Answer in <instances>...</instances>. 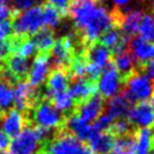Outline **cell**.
Segmentation results:
<instances>
[{
    "label": "cell",
    "mask_w": 154,
    "mask_h": 154,
    "mask_svg": "<svg viewBox=\"0 0 154 154\" xmlns=\"http://www.w3.org/2000/svg\"><path fill=\"white\" fill-rule=\"evenodd\" d=\"M50 68H51V63H50L49 53H38L34 58V61L29 68L26 81L34 88L41 86L48 78Z\"/></svg>",
    "instance_id": "obj_10"
},
{
    "label": "cell",
    "mask_w": 154,
    "mask_h": 154,
    "mask_svg": "<svg viewBox=\"0 0 154 154\" xmlns=\"http://www.w3.org/2000/svg\"><path fill=\"white\" fill-rule=\"evenodd\" d=\"M124 95L130 101V103L146 102L154 93V81L137 69L134 74L127 77L124 83Z\"/></svg>",
    "instance_id": "obj_6"
},
{
    "label": "cell",
    "mask_w": 154,
    "mask_h": 154,
    "mask_svg": "<svg viewBox=\"0 0 154 154\" xmlns=\"http://www.w3.org/2000/svg\"><path fill=\"white\" fill-rule=\"evenodd\" d=\"M49 102L52 104L56 109H57L61 115H66V113H72V111L74 110V108L76 106L75 101L72 100V97L69 95L68 92L61 93V94H57V95L52 96Z\"/></svg>",
    "instance_id": "obj_25"
},
{
    "label": "cell",
    "mask_w": 154,
    "mask_h": 154,
    "mask_svg": "<svg viewBox=\"0 0 154 154\" xmlns=\"http://www.w3.org/2000/svg\"><path fill=\"white\" fill-rule=\"evenodd\" d=\"M29 125L27 119L22 112L17 111L16 109H10L6 111L2 117V128L8 137H16L18 134L22 133L26 126Z\"/></svg>",
    "instance_id": "obj_16"
},
{
    "label": "cell",
    "mask_w": 154,
    "mask_h": 154,
    "mask_svg": "<svg viewBox=\"0 0 154 154\" xmlns=\"http://www.w3.org/2000/svg\"><path fill=\"white\" fill-rule=\"evenodd\" d=\"M14 14L11 27L16 38H29L43 29V13L41 6H33L29 9Z\"/></svg>",
    "instance_id": "obj_5"
},
{
    "label": "cell",
    "mask_w": 154,
    "mask_h": 154,
    "mask_svg": "<svg viewBox=\"0 0 154 154\" xmlns=\"http://www.w3.org/2000/svg\"><path fill=\"white\" fill-rule=\"evenodd\" d=\"M111 61L113 63L116 69L119 72L121 79H122V83L127 77H129L131 74H134L138 69V66L131 56V53L129 52V50H127L122 53H119L117 56H112Z\"/></svg>",
    "instance_id": "obj_20"
},
{
    "label": "cell",
    "mask_w": 154,
    "mask_h": 154,
    "mask_svg": "<svg viewBox=\"0 0 154 154\" xmlns=\"http://www.w3.org/2000/svg\"><path fill=\"white\" fill-rule=\"evenodd\" d=\"M8 2V0H0V6H6Z\"/></svg>",
    "instance_id": "obj_37"
},
{
    "label": "cell",
    "mask_w": 154,
    "mask_h": 154,
    "mask_svg": "<svg viewBox=\"0 0 154 154\" xmlns=\"http://www.w3.org/2000/svg\"><path fill=\"white\" fill-rule=\"evenodd\" d=\"M29 38L33 42L36 51H38L40 53H49L50 50L52 49L54 42H56L53 31L50 29H47V27L40 29L38 32L33 34L32 38Z\"/></svg>",
    "instance_id": "obj_23"
},
{
    "label": "cell",
    "mask_w": 154,
    "mask_h": 154,
    "mask_svg": "<svg viewBox=\"0 0 154 154\" xmlns=\"http://www.w3.org/2000/svg\"><path fill=\"white\" fill-rule=\"evenodd\" d=\"M129 0H113V2L116 4V8H119V7H121V6H124V5H126L127 2H128Z\"/></svg>",
    "instance_id": "obj_35"
},
{
    "label": "cell",
    "mask_w": 154,
    "mask_h": 154,
    "mask_svg": "<svg viewBox=\"0 0 154 154\" xmlns=\"http://www.w3.org/2000/svg\"><path fill=\"white\" fill-rule=\"evenodd\" d=\"M131 106L133 104L124 95V93H119L113 97L109 99L106 106H104V112L108 116H110L113 120L125 119Z\"/></svg>",
    "instance_id": "obj_18"
},
{
    "label": "cell",
    "mask_w": 154,
    "mask_h": 154,
    "mask_svg": "<svg viewBox=\"0 0 154 154\" xmlns=\"http://www.w3.org/2000/svg\"><path fill=\"white\" fill-rule=\"evenodd\" d=\"M152 19H153V23H154V10H153V18Z\"/></svg>",
    "instance_id": "obj_42"
},
{
    "label": "cell",
    "mask_w": 154,
    "mask_h": 154,
    "mask_svg": "<svg viewBox=\"0 0 154 154\" xmlns=\"http://www.w3.org/2000/svg\"><path fill=\"white\" fill-rule=\"evenodd\" d=\"M104 99L96 93L90 99L79 103L75 113L86 124H93L104 112Z\"/></svg>",
    "instance_id": "obj_11"
},
{
    "label": "cell",
    "mask_w": 154,
    "mask_h": 154,
    "mask_svg": "<svg viewBox=\"0 0 154 154\" xmlns=\"http://www.w3.org/2000/svg\"><path fill=\"white\" fill-rule=\"evenodd\" d=\"M134 147L135 154H149L154 144V133L152 129L143 128L135 133Z\"/></svg>",
    "instance_id": "obj_22"
},
{
    "label": "cell",
    "mask_w": 154,
    "mask_h": 154,
    "mask_svg": "<svg viewBox=\"0 0 154 154\" xmlns=\"http://www.w3.org/2000/svg\"><path fill=\"white\" fill-rule=\"evenodd\" d=\"M74 2V0H49V4L52 5L53 7H56L63 16H66L68 13L69 7L72 6Z\"/></svg>",
    "instance_id": "obj_32"
},
{
    "label": "cell",
    "mask_w": 154,
    "mask_h": 154,
    "mask_svg": "<svg viewBox=\"0 0 154 154\" xmlns=\"http://www.w3.org/2000/svg\"><path fill=\"white\" fill-rule=\"evenodd\" d=\"M2 117H4V115H2V113H0V122L2 121Z\"/></svg>",
    "instance_id": "obj_40"
},
{
    "label": "cell",
    "mask_w": 154,
    "mask_h": 154,
    "mask_svg": "<svg viewBox=\"0 0 154 154\" xmlns=\"http://www.w3.org/2000/svg\"><path fill=\"white\" fill-rule=\"evenodd\" d=\"M67 15L72 17L77 38L86 47L112 27L119 29L122 19L119 9L109 11L101 1L91 0H74Z\"/></svg>",
    "instance_id": "obj_1"
},
{
    "label": "cell",
    "mask_w": 154,
    "mask_h": 154,
    "mask_svg": "<svg viewBox=\"0 0 154 154\" xmlns=\"http://www.w3.org/2000/svg\"><path fill=\"white\" fill-rule=\"evenodd\" d=\"M131 127H133V126L128 122L127 119H118V120L113 121V124L111 125L110 133L112 135L118 136V137L128 136V135H130Z\"/></svg>",
    "instance_id": "obj_29"
},
{
    "label": "cell",
    "mask_w": 154,
    "mask_h": 154,
    "mask_svg": "<svg viewBox=\"0 0 154 154\" xmlns=\"http://www.w3.org/2000/svg\"><path fill=\"white\" fill-rule=\"evenodd\" d=\"M110 154H135L134 137L128 135L115 138Z\"/></svg>",
    "instance_id": "obj_27"
},
{
    "label": "cell",
    "mask_w": 154,
    "mask_h": 154,
    "mask_svg": "<svg viewBox=\"0 0 154 154\" xmlns=\"http://www.w3.org/2000/svg\"><path fill=\"white\" fill-rule=\"evenodd\" d=\"M0 154H13V153L8 152V151H0Z\"/></svg>",
    "instance_id": "obj_38"
},
{
    "label": "cell",
    "mask_w": 154,
    "mask_h": 154,
    "mask_svg": "<svg viewBox=\"0 0 154 154\" xmlns=\"http://www.w3.org/2000/svg\"><path fill=\"white\" fill-rule=\"evenodd\" d=\"M142 18H143V14L138 10H133L129 14L124 15V19L120 26L121 33L128 38H134L138 33Z\"/></svg>",
    "instance_id": "obj_24"
},
{
    "label": "cell",
    "mask_w": 154,
    "mask_h": 154,
    "mask_svg": "<svg viewBox=\"0 0 154 154\" xmlns=\"http://www.w3.org/2000/svg\"><path fill=\"white\" fill-rule=\"evenodd\" d=\"M138 33H140V38L151 43H154V23L149 15L143 16L140 29H138Z\"/></svg>",
    "instance_id": "obj_28"
},
{
    "label": "cell",
    "mask_w": 154,
    "mask_h": 154,
    "mask_svg": "<svg viewBox=\"0 0 154 154\" xmlns=\"http://www.w3.org/2000/svg\"><path fill=\"white\" fill-rule=\"evenodd\" d=\"M10 54H13V48H11V42L9 40H0V61H6Z\"/></svg>",
    "instance_id": "obj_31"
},
{
    "label": "cell",
    "mask_w": 154,
    "mask_h": 154,
    "mask_svg": "<svg viewBox=\"0 0 154 154\" xmlns=\"http://www.w3.org/2000/svg\"><path fill=\"white\" fill-rule=\"evenodd\" d=\"M26 116L29 125L48 131L61 128L65 122L63 116L45 99H38Z\"/></svg>",
    "instance_id": "obj_2"
},
{
    "label": "cell",
    "mask_w": 154,
    "mask_h": 154,
    "mask_svg": "<svg viewBox=\"0 0 154 154\" xmlns=\"http://www.w3.org/2000/svg\"><path fill=\"white\" fill-rule=\"evenodd\" d=\"M5 67L9 70L10 74H11L17 81H24L25 78H27L31 65H29V59L13 53V54H10V57L6 60Z\"/></svg>",
    "instance_id": "obj_21"
},
{
    "label": "cell",
    "mask_w": 154,
    "mask_h": 154,
    "mask_svg": "<svg viewBox=\"0 0 154 154\" xmlns=\"http://www.w3.org/2000/svg\"><path fill=\"white\" fill-rule=\"evenodd\" d=\"M149 99H151V103H149V106H151V109H152V111L154 112V93L152 94V96H151Z\"/></svg>",
    "instance_id": "obj_36"
},
{
    "label": "cell",
    "mask_w": 154,
    "mask_h": 154,
    "mask_svg": "<svg viewBox=\"0 0 154 154\" xmlns=\"http://www.w3.org/2000/svg\"><path fill=\"white\" fill-rule=\"evenodd\" d=\"M85 56H86L87 63H91L99 69L103 70L106 66L111 61V52L108 49L102 45L99 41L88 44L85 49Z\"/></svg>",
    "instance_id": "obj_17"
},
{
    "label": "cell",
    "mask_w": 154,
    "mask_h": 154,
    "mask_svg": "<svg viewBox=\"0 0 154 154\" xmlns=\"http://www.w3.org/2000/svg\"><path fill=\"white\" fill-rule=\"evenodd\" d=\"M149 154H154V144H153V146H152V149H151V153Z\"/></svg>",
    "instance_id": "obj_39"
},
{
    "label": "cell",
    "mask_w": 154,
    "mask_h": 154,
    "mask_svg": "<svg viewBox=\"0 0 154 154\" xmlns=\"http://www.w3.org/2000/svg\"><path fill=\"white\" fill-rule=\"evenodd\" d=\"M42 13H43V22L44 25L47 29H52L54 27H57L58 25L60 24V20L63 16L61 15V13L53 7L50 4H44L42 7Z\"/></svg>",
    "instance_id": "obj_26"
},
{
    "label": "cell",
    "mask_w": 154,
    "mask_h": 154,
    "mask_svg": "<svg viewBox=\"0 0 154 154\" xmlns=\"http://www.w3.org/2000/svg\"><path fill=\"white\" fill-rule=\"evenodd\" d=\"M42 1H43V0H34V2H36V4H38V2H42Z\"/></svg>",
    "instance_id": "obj_41"
},
{
    "label": "cell",
    "mask_w": 154,
    "mask_h": 154,
    "mask_svg": "<svg viewBox=\"0 0 154 154\" xmlns=\"http://www.w3.org/2000/svg\"><path fill=\"white\" fill-rule=\"evenodd\" d=\"M38 154H93L85 143L67 130H61L41 146Z\"/></svg>",
    "instance_id": "obj_4"
},
{
    "label": "cell",
    "mask_w": 154,
    "mask_h": 154,
    "mask_svg": "<svg viewBox=\"0 0 154 154\" xmlns=\"http://www.w3.org/2000/svg\"><path fill=\"white\" fill-rule=\"evenodd\" d=\"M13 36V27L9 19L0 22V40H9Z\"/></svg>",
    "instance_id": "obj_33"
},
{
    "label": "cell",
    "mask_w": 154,
    "mask_h": 154,
    "mask_svg": "<svg viewBox=\"0 0 154 154\" xmlns=\"http://www.w3.org/2000/svg\"><path fill=\"white\" fill-rule=\"evenodd\" d=\"M67 92L75 103L79 104L96 94V83L90 81L87 77L75 78L72 79V82H69Z\"/></svg>",
    "instance_id": "obj_14"
},
{
    "label": "cell",
    "mask_w": 154,
    "mask_h": 154,
    "mask_svg": "<svg viewBox=\"0 0 154 154\" xmlns=\"http://www.w3.org/2000/svg\"><path fill=\"white\" fill-rule=\"evenodd\" d=\"M115 142V136L110 131L94 133L87 142V146L93 154H110Z\"/></svg>",
    "instance_id": "obj_19"
},
{
    "label": "cell",
    "mask_w": 154,
    "mask_h": 154,
    "mask_svg": "<svg viewBox=\"0 0 154 154\" xmlns=\"http://www.w3.org/2000/svg\"><path fill=\"white\" fill-rule=\"evenodd\" d=\"M128 50L135 59L138 68L154 60V43L147 42L140 36L130 38Z\"/></svg>",
    "instance_id": "obj_13"
},
{
    "label": "cell",
    "mask_w": 154,
    "mask_h": 154,
    "mask_svg": "<svg viewBox=\"0 0 154 154\" xmlns=\"http://www.w3.org/2000/svg\"><path fill=\"white\" fill-rule=\"evenodd\" d=\"M126 118L130 125L138 127L140 129H151L154 127V112L147 102H140L131 106Z\"/></svg>",
    "instance_id": "obj_9"
},
{
    "label": "cell",
    "mask_w": 154,
    "mask_h": 154,
    "mask_svg": "<svg viewBox=\"0 0 154 154\" xmlns=\"http://www.w3.org/2000/svg\"><path fill=\"white\" fill-rule=\"evenodd\" d=\"M96 92L103 99H111L120 93L122 79L112 61L108 63L96 81Z\"/></svg>",
    "instance_id": "obj_7"
},
{
    "label": "cell",
    "mask_w": 154,
    "mask_h": 154,
    "mask_svg": "<svg viewBox=\"0 0 154 154\" xmlns=\"http://www.w3.org/2000/svg\"><path fill=\"white\" fill-rule=\"evenodd\" d=\"M69 82H70V79H69V76H68V72L66 69L53 68L48 75L47 91H45L43 99L49 101L52 96L67 92Z\"/></svg>",
    "instance_id": "obj_12"
},
{
    "label": "cell",
    "mask_w": 154,
    "mask_h": 154,
    "mask_svg": "<svg viewBox=\"0 0 154 154\" xmlns=\"http://www.w3.org/2000/svg\"><path fill=\"white\" fill-rule=\"evenodd\" d=\"M38 100L36 88L31 86L26 79L18 81L16 83L14 90V101H13L16 110L26 116Z\"/></svg>",
    "instance_id": "obj_8"
},
{
    "label": "cell",
    "mask_w": 154,
    "mask_h": 154,
    "mask_svg": "<svg viewBox=\"0 0 154 154\" xmlns=\"http://www.w3.org/2000/svg\"><path fill=\"white\" fill-rule=\"evenodd\" d=\"M113 119L110 116H108L106 112H103L93 124H91L95 133H102V131H109L111 125L113 124Z\"/></svg>",
    "instance_id": "obj_30"
},
{
    "label": "cell",
    "mask_w": 154,
    "mask_h": 154,
    "mask_svg": "<svg viewBox=\"0 0 154 154\" xmlns=\"http://www.w3.org/2000/svg\"><path fill=\"white\" fill-rule=\"evenodd\" d=\"M63 126L66 127L68 133L75 136L81 142H88V140L94 135V129L91 124H86L83 121L76 113H70L67 118H65Z\"/></svg>",
    "instance_id": "obj_15"
},
{
    "label": "cell",
    "mask_w": 154,
    "mask_h": 154,
    "mask_svg": "<svg viewBox=\"0 0 154 154\" xmlns=\"http://www.w3.org/2000/svg\"><path fill=\"white\" fill-rule=\"evenodd\" d=\"M91 1H101V0H91Z\"/></svg>",
    "instance_id": "obj_43"
},
{
    "label": "cell",
    "mask_w": 154,
    "mask_h": 154,
    "mask_svg": "<svg viewBox=\"0 0 154 154\" xmlns=\"http://www.w3.org/2000/svg\"><path fill=\"white\" fill-rule=\"evenodd\" d=\"M49 134L48 130L27 125L10 142V152L13 154H38Z\"/></svg>",
    "instance_id": "obj_3"
},
{
    "label": "cell",
    "mask_w": 154,
    "mask_h": 154,
    "mask_svg": "<svg viewBox=\"0 0 154 154\" xmlns=\"http://www.w3.org/2000/svg\"><path fill=\"white\" fill-rule=\"evenodd\" d=\"M9 145H10L9 137L2 130H0V151H6V149L9 147Z\"/></svg>",
    "instance_id": "obj_34"
}]
</instances>
